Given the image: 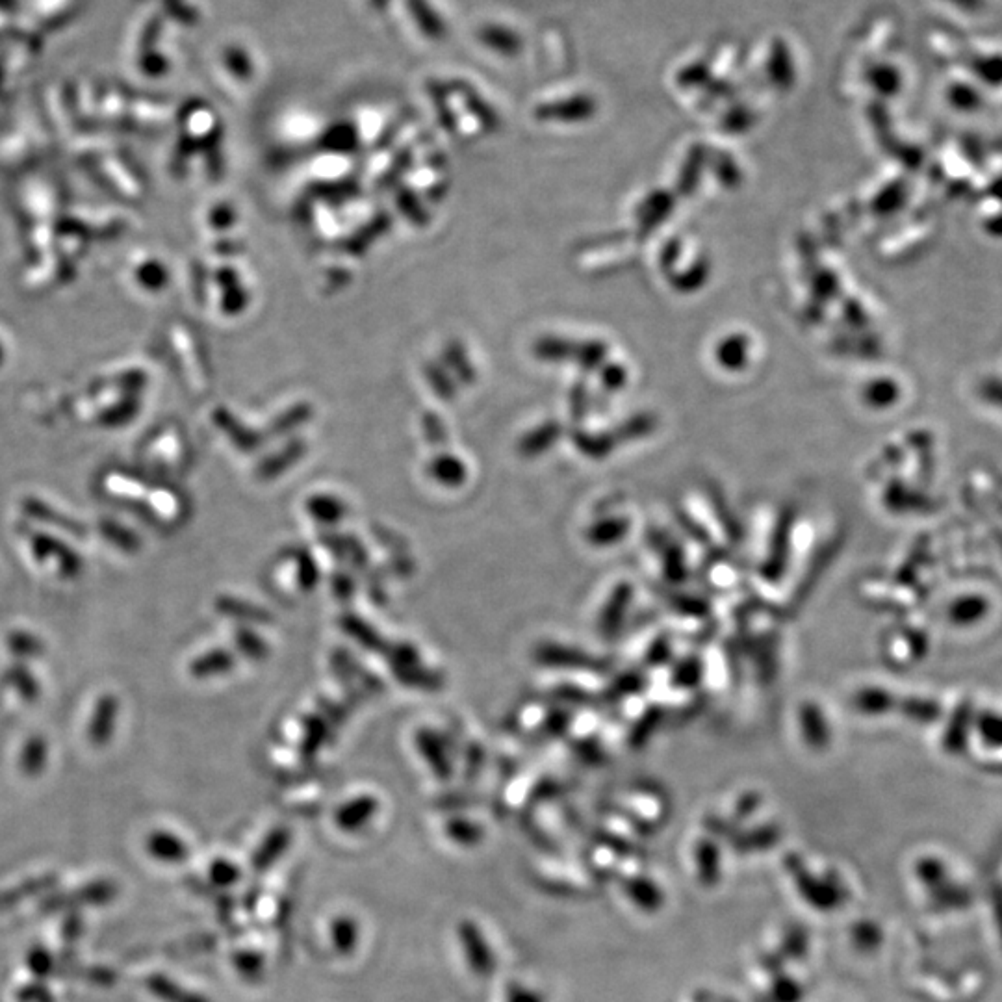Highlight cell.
<instances>
[{"mask_svg":"<svg viewBox=\"0 0 1002 1002\" xmlns=\"http://www.w3.org/2000/svg\"><path fill=\"white\" fill-rule=\"evenodd\" d=\"M459 938L463 941L464 954L468 965L472 967L474 975L479 977H490L494 973V954L487 945V939L483 938L481 930L472 921H464L459 925Z\"/></svg>","mask_w":1002,"mask_h":1002,"instance_id":"1","label":"cell"},{"mask_svg":"<svg viewBox=\"0 0 1002 1002\" xmlns=\"http://www.w3.org/2000/svg\"><path fill=\"white\" fill-rule=\"evenodd\" d=\"M262 965H264L262 958H260L258 954H255V952H244V954H240V956H238V960H236V967H238L244 975L251 978L258 975V973H262Z\"/></svg>","mask_w":1002,"mask_h":1002,"instance_id":"16","label":"cell"},{"mask_svg":"<svg viewBox=\"0 0 1002 1002\" xmlns=\"http://www.w3.org/2000/svg\"><path fill=\"white\" fill-rule=\"evenodd\" d=\"M47 761V743L39 737L26 741L21 752V767L26 774H39Z\"/></svg>","mask_w":1002,"mask_h":1002,"instance_id":"9","label":"cell"},{"mask_svg":"<svg viewBox=\"0 0 1002 1002\" xmlns=\"http://www.w3.org/2000/svg\"><path fill=\"white\" fill-rule=\"evenodd\" d=\"M145 984H147V990L164 1002H210L197 993L180 988L173 980L162 977V975H151Z\"/></svg>","mask_w":1002,"mask_h":1002,"instance_id":"6","label":"cell"},{"mask_svg":"<svg viewBox=\"0 0 1002 1002\" xmlns=\"http://www.w3.org/2000/svg\"><path fill=\"white\" fill-rule=\"evenodd\" d=\"M288 841H290V835L286 834L284 830L271 835L270 839L258 848L257 856H255V869L266 871L270 865L279 860L284 848L288 847Z\"/></svg>","mask_w":1002,"mask_h":1002,"instance_id":"8","label":"cell"},{"mask_svg":"<svg viewBox=\"0 0 1002 1002\" xmlns=\"http://www.w3.org/2000/svg\"><path fill=\"white\" fill-rule=\"evenodd\" d=\"M19 1002H52L49 991L43 986H26L25 990L19 993Z\"/></svg>","mask_w":1002,"mask_h":1002,"instance_id":"17","label":"cell"},{"mask_svg":"<svg viewBox=\"0 0 1002 1002\" xmlns=\"http://www.w3.org/2000/svg\"><path fill=\"white\" fill-rule=\"evenodd\" d=\"M8 643H10L12 652H15L17 656H36L41 652V644H39L38 639L28 635V633H13Z\"/></svg>","mask_w":1002,"mask_h":1002,"instance_id":"13","label":"cell"},{"mask_svg":"<svg viewBox=\"0 0 1002 1002\" xmlns=\"http://www.w3.org/2000/svg\"><path fill=\"white\" fill-rule=\"evenodd\" d=\"M331 939L338 951L349 954L359 943V925L351 917H338L331 926Z\"/></svg>","mask_w":1002,"mask_h":1002,"instance_id":"7","label":"cell"},{"mask_svg":"<svg viewBox=\"0 0 1002 1002\" xmlns=\"http://www.w3.org/2000/svg\"><path fill=\"white\" fill-rule=\"evenodd\" d=\"M103 535H106L108 539L112 540L116 546H121L125 550H132L136 546V537L130 535L127 529H123L121 526H116V524H103L101 527Z\"/></svg>","mask_w":1002,"mask_h":1002,"instance_id":"14","label":"cell"},{"mask_svg":"<svg viewBox=\"0 0 1002 1002\" xmlns=\"http://www.w3.org/2000/svg\"><path fill=\"white\" fill-rule=\"evenodd\" d=\"M117 709L119 706H117V700L112 694H104L99 698L95 711H93V717H91L90 728H88L93 745H106L112 739V733L116 728Z\"/></svg>","mask_w":1002,"mask_h":1002,"instance_id":"3","label":"cell"},{"mask_svg":"<svg viewBox=\"0 0 1002 1002\" xmlns=\"http://www.w3.org/2000/svg\"><path fill=\"white\" fill-rule=\"evenodd\" d=\"M28 965L30 969L34 971V975L38 977H47L51 975L52 969H54V962H52L51 954L43 949H34L30 952V958H28Z\"/></svg>","mask_w":1002,"mask_h":1002,"instance_id":"15","label":"cell"},{"mask_svg":"<svg viewBox=\"0 0 1002 1002\" xmlns=\"http://www.w3.org/2000/svg\"><path fill=\"white\" fill-rule=\"evenodd\" d=\"M147 850L151 852V856H155L156 860L169 861V863L188 858L186 845L175 835L167 834V832H156V834L151 835L147 841Z\"/></svg>","mask_w":1002,"mask_h":1002,"instance_id":"5","label":"cell"},{"mask_svg":"<svg viewBox=\"0 0 1002 1002\" xmlns=\"http://www.w3.org/2000/svg\"><path fill=\"white\" fill-rule=\"evenodd\" d=\"M6 681L12 683L13 687H17L19 694L25 698V700H36L39 694V687L36 680L32 678V674L26 672L25 667H15L6 674Z\"/></svg>","mask_w":1002,"mask_h":1002,"instance_id":"10","label":"cell"},{"mask_svg":"<svg viewBox=\"0 0 1002 1002\" xmlns=\"http://www.w3.org/2000/svg\"><path fill=\"white\" fill-rule=\"evenodd\" d=\"M114 895H116V887L112 886L110 882H101L95 886L78 889L75 893H67L60 899H54L51 904H47V908L56 910V908L77 906V904H101V902L112 899Z\"/></svg>","mask_w":1002,"mask_h":1002,"instance_id":"4","label":"cell"},{"mask_svg":"<svg viewBox=\"0 0 1002 1002\" xmlns=\"http://www.w3.org/2000/svg\"><path fill=\"white\" fill-rule=\"evenodd\" d=\"M32 552L39 561H56L60 568L64 570V576L73 578L80 572V559L77 553L71 552L67 546L60 544L58 540L52 539L49 535H34L32 537Z\"/></svg>","mask_w":1002,"mask_h":1002,"instance_id":"2","label":"cell"},{"mask_svg":"<svg viewBox=\"0 0 1002 1002\" xmlns=\"http://www.w3.org/2000/svg\"><path fill=\"white\" fill-rule=\"evenodd\" d=\"M373 813V804L370 802H364V806H360L355 802L351 808L342 811L340 817H338V823L344 828H349V830H355L362 826V823H366V819H370Z\"/></svg>","mask_w":1002,"mask_h":1002,"instance_id":"11","label":"cell"},{"mask_svg":"<svg viewBox=\"0 0 1002 1002\" xmlns=\"http://www.w3.org/2000/svg\"><path fill=\"white\" fill-rule=\"evenodd\" d=\"M210 878L216 886H232L240 878V871L229 861L219 860L212 865Z\"/></svg>","mask_w":1002,"mask_h":1002,"instance_id":"12","label":"cell"}]
</instances>
